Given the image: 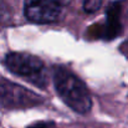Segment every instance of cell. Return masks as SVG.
<instances>
[{"label":"cell","instance_id":"7a4b0ae2","mask_svg":"<svg viewBox=\"0 0 128 128\" xmlns=\"http://www.w3.org/2000/svg\"><path fill=\"white\" fill-rule=\"evenodd\" d=\"M5 67L16 76L25 77L30 84L46 87V72L44 61L29 52H9L4 57Z\"/></svg>","mask_w":128,"mask_h":128},{"label":"cell","instance_id":"52a82bcc","mask_svg":"<svg viewBox=\"0 0 128 128\" xmlns=\"http://www.w3.org/2000/svg\"><path fill=\"white\" fill-rule=\"evenodd\" d=\"M26 128H57V126L54 121H39Z\"/></svg>","mask_w":128,"mask_h":128},{"label":"cell","instance_id":"277c9868","mask_svg":"<svg viewBox=\"0 0 128 128\" xmlns=\"http://www.w3.org/2000/svg\"><path fill=\"white\" fill-rule=\"evenodd\" d=\"M71 0H25L24 15L35 24L56 22L62 12V9Z\"/></svg>","mask_w":128,"mask_h":128},{"label":"cell","instance_id":"3957f363","mask_svg":"<svg viewBox=\"0 0 128 128\" xmlns=\"http://www.w3.org/2000/svg\"><path fill=\"white\" fill-rule=\"evenodd\" d=\"M44 101L42 96L22 85L0 78V107L5 110H26L42 104Z\"/></svg>","mask_w":128,"mask_h":128},{"label":"cell","instance_id":"6da1fadb","mask_svg":"<svg viewBox=\"0 0 128 128\" xmlns=\"http://www.w3.org/2000/svg\"><path fill=\"white\" fill-rule=\"evenodd\" d=\"M52 80L58 97L72 111L87 114L92 108V98L86 84L72 71L61 65L52 67Z\"/></svg>","mask_w":128,"mask_h":128},{"label":"cell","instance_id":"8992f818","mask_svg":"<svg viewBox=\"0 0 128 128\" xmlns=\"http://www.w3.org/2000/svg\"><path fill=\"white\" fill-rule=\"evenodd\" d=\"M102 6V0H84V11L85 12H96L97 10H100Z\"/></svg>","mask_w":128,"mask_h":128},{"label":"cell","instance_id":"5b68a950","mask_svg":"<svg viewBox=\"0 0 128 128\" xmlns=\"http://www.w3.org/2000/svg\"><path fill=\"white\" fill-rule=\"evenodd\" d=\"M120 16H121V4L116 1L111 4L106 10V24L101 38H103L104 40H112L122 32V24Z\"/></svg>","mask_w":128,"mask_h":128}]
</instances>
